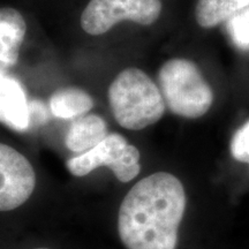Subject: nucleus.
Masks as SVG:
<instances>
[{"label": "nucleus", "instance_id": "obj_8", "mask_svg": "<svg viewBox=\"0 0 249 249\" xmlns=\"http://www.w3.org/2000/svg\"><path fill=\"white\" fill-rule=\"evenodd\" d=\"M27 23L15 8H0V65L13 66L26 36Z\"/></svg>", "mask_w": 249, "mask_h": 249}, {"label": "nucleus", "instance_id": "obj_14", "mask_svg": "<svg viewBox=\"0 0 249 249\" xmlns=\"http://www.w3.org/2000/svg\"><path fill=\"white\" fill-rule=\"evenodd\" d=\"M29 110H30V123L34 124H42L48 120V113L44 104H42L39 101H31L29 102Z\"/></svg>", "mask_w": 249, "mask_h": 249}, {"label": "nucleus", "instance_id": "obj_2", "mask_svg": "<svg viewBox=\"0 0 249 249\" xmlns=\"http://www.w3.org/2000/svg\"><path fill=\"white\" fill-rule=\"evenodd\" d=\"M108 102L117 123L130 130L151 126L165 112L160 88L147 73L135 67L118 74L108 88Z\"/></svg>", "mask_w": 249, "mask_h": 249}, {"label": "nucleus", "instance_id": "obj_6", "mask_svg": "<svg viewBox=\"0 0 249 249\" xmlns=\"http://www.w3.org/2000/svg\"><path fill=\"white\" fill-rule=\"evenodd\" d=\"M36 174L26 156L0 143V211H11L29 200Z\"/></svg>", "mask_w": 249, "mask_h": 249}, {"label": "nucleus", "instance_id": "obj_11", "mask_svg": "<svg viewBox=\"0 0 249 249\" xmlns=\"http://www.w3.org/2000/svg\"><path fill=\"white\" fill-rule=\"evenodd\" d=\"M249 7V0H198L195 18L198 26L205 29L226 23L239 12Z\"/></svg>", "mask_w": 249, "mask_h": 249}, {"label": "nucleus", "instance_id": "obj_1", "mask_svg": "<svg viewBox=\"0 0 249 249\" xmlns=\"http://www.w3.org/2000/svg\"><path fill=\"white\" fill-rule=\"evenodd\" d=\"M186 192L173 174L157 172L134 185L118 213L126 249H176L186 210Z\"/></svg>", "mask_w": 249, "mask_h": 249}, {"label": "nucleus", "instance_id": "obj_5", "mask_svg": "<svg viewBox=\"0 0 249 249\" xmlns=\"http://www.w3.org/2000/svg\"><path fill=\"white\" fill-rule=\"evenodd\" d=\"M160 13V0H90L81 15V27L89 35L98 36L121 21L149 26Z\"/></svg>", "mask_w": 249, "mask_h": 249}, {"label": "nucleus", "instance_id": "obj_12", "mask_svg": "<svg viewBox=\"0 0 249 249\" xmlns=\"http://www.w3.org/2000/svg\"><path fill=\"white\" fill-rule=\"evenodd\" d=\"M225 28L235 48L241 51H249V7L230 18Z\"/></svg>", "mask_w": 249, "mask_h": 249}, {"label": "nucleus", "instance_id": "obj_9", "mask_svg": "<svg viewBox=\"0 0 249 249\" xmlns=\"http://www.w3.org/2000/svg\"><path fill=\"white\" fill-rule=\"evenodd\" d=\"M107 136L105 120L97 114H86L71 121L65 138L68 150L85 154L98 145Z\"/></svg>", "mask_w": 249, "mask_h": 249}, {"label": "nucleus", "instance_id": "obj_15", "mask_svg": "<svg viewBox=\"0 0 249 249\" xmlns=\"http://www.w3.org/2000/svg\"><path fill=\"white\" fill-rule=\"evenodd\" d=\"M35 249H50V248H35Z\"/></svg>", "mask_w": 249, "mask_h": 249}, {"label": "nucleus", "instance_id": "obj_13", "mask_svg": "<svg viewBox=\"0 0 249 249\" xmlns=\"http://www.w3.org/2000/svg\"><path fill=\"white\" fill-rule=\"evenodd\" d=\"M230 150L235 160L249 164V119L232 136Z\"/></svg>", "mask_w": 249, "mask_h": 249}, {"label": "nucleus", "instance_id": "obj_7", "mask_svg": "<svg viewBox=\"0 0 249 249\" xmlns=\"http://www.w3.org/2000/svg\"><path fill=\"white\" fill-rule=\"evenodd\" d=\"M0 123L17 132L30 127L29 101L22 83L0 65Z\"/></svg>", "mask_w": 249, "mask_h": 249}, {"label": "nucleus", "instance_id": "obj_3", "mask_svg": "<svg viewBox=\"0 0 249 249\" xmlns=\"http://www.w3.org/2000/svg\"><path fill=\"white\" fill-rule=\"evenodd\" d=\"M158 86L167 108L176 116L203 117L213 103V91L195 62L174 58L158 71Z\"/></svg>", "mask_w": 249, "mask_h": 249}, {"label": "nucleus", "instance_id": "obj_4", "mask_svg": "<svg viewBox=\"0 0 249 249\" xmlns=\"http://www.w3.org/2000/svg\"><path fill=\"white\" fill-rule=\"evenodd\" d=\"M101 166L110 167L121 182H129L141 171L140 151L118 133L107 134L91 150L67 160V169L75 177H85Z\"/></svg>", "mask_w": 249, "mask_h": 249}, {"label": "nucleus", "instance_id": "obj_10", "mask_svg": "<svg viewBox=\"0 0 249 249\" xmlns=\"http://www.w3.org/2000/svg\"><path fill=\"white\" fill-rule=\"evenodd\" d=\"M93 107V99L80 88L59 89L50 98V110L59 119H76L86 116Z\"/></svg>", "mask_w": 249, "mask_h": 249}]
</instances>
